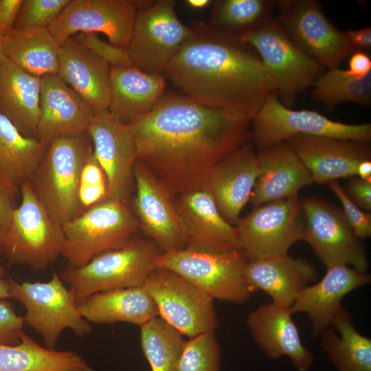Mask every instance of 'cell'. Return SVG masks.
I'll return each mask as SVG.
<instances>
[{"mask_svg": "<svg viewBox=\"0 0 371 371\" xmlns=\"http://www.w3.org/2000/svg\"><path fill=\"white\" fill-rule=\"evenodd\" d=\"M247 262L241 250L218 251L186 247L160 252L154 266L176 273L213 300L240 304L254 293L244 276Z\"/></svg>", "mask_w": 371, "mask_h": 371, "instance_id": "cell-4", "label": "cell"}, {"mask_svg": "<svg viewBox=\"0 0 371 371\" xmlns=\"http://www.w3.org/2000/svg\"><path fill=\"white\" fill-rule=\"evenodd\" d=\"M78 304L83 317L98 324L127 322L140 326L159 316L155 302L143 286L98 292Z\"/></svg>", "mask_w": 371, "mask_h": 371, "instance_id": "cell-30", "label": "cell"}, {"mask_svg": "<svg viewBox=\"0 0 371 371\" xmlns=\"http://www.w3.org/2000/svg\"><path fill=\"white\" fill-rule=\"evenodd\" d=\"M259 171L257 155L249 141L211 171L205 186L219 212L229 224L236 225L242 210L250 201Z\"/></svg>", "mask_w": 371, "mask_h": 371, "instance_id": "cell-21", "label": "cell"}, {"mask_svg": "<svg viewBox=\"0 0 371 371\" xmlns=\"http://www.w3.org/2000/svg\"><path fill=\"white\" fill-rule=\"evenodd\" d=\"M0 298H10V277L6 275L5 268L0 265Z\"/></svg>", "mask_w": 371, "mask_h": 371, "instance_id": "cell-49", "label": "cell"}, {"mask_svg": "<svg viewBox=\"0 0 371 371\" xmlns=\"http://www.w3.org/2000/svg\"><path fill=\"white\" fill-rule=\"evenodd\" d=\"M163 72L181 93L207 106L238 111L252 119L276 83L249 45L203 23Z\"/></svg>", "mask_w": 371, "mask_h": 371, "instance_id": "cell-2", "label": "cell"}, {"mask_svg": "<svg viewBox=\"0 0 371 371\" xmlns=\"http://www.w3.org/2000/svg\"><path fill=\"white\" fill-rule=\"evenodd\" d=\"M221 350L214 333H205L186 341L177 371H220Z\"/></svg>", "mask_w": 371, "mask_h": 371, "instance_id": "cell-38", "label": "cell"}, {"mask_svg": "<svg viewBox=\"0 0 371 371\" xmlns=\"http://www.w3.org/2000/svg\"><path fill=\"white\" fill-rule=\"evenodd\" d=\"M320 334L323 350L337 371H371V339L356 328L341 306L330 325Z\"/></svg>", "mask_w": 371, "mask_h": 371, "instance_id": "cell-31", "label": "cell"}, {"mask_svg": "<svg viewBox=\"0 0 371 371\" xmlns=\"http://www.w3.org/2000/svg\"><path fill=\"white\" fill-rule=\"evenodd\" d=\"M69 1L70 0H23L13 28H48Z\"/></svg>", "mask_w": 371, "mask_h": 371, "instance_id": "cell-39", "label": "cell"}, {"mask_svg": "<svg viewBox=\"0 0 371 371\" xmlns=\"http://www.w3.org/2000/svg\"><path fill=\"white\" fill-rule=\"evenodd\" d=\"M8 30H9L0 26V70L7 59L4 51V40Z\"/></svg>", "mask_w": 371, "mask_h": 371, "instance_id": "cell-52", "label": "cell"}, {"mask_svg": "<svg viewBox=\"0 0 371 371\" xmlns=\"http://www.w3.org/2000/svg\"><path fill=\"white\" fill-rule=\"evenodd\" d=\"M140 344L151 371H177L186 340L160 316L139 326Z\"/></svg>", "mask_w": 371, "mask_h": 371, "instance_id": "cell-36", "label": "cell"}, {"mask_svg": "<svg viewBox=\"0 0 371 371\" xmlns=\"http://www.w3.org/2000/svg\"><path fill=\"white\" fill-rule=\"evenodd\" d=\"M330 190L342 205V212L355 235L361 240L371 236V213L360 209L345 192L337 180L328 183Z\"/></svg>", "mask_w": 371, "mask_h": 371, "instance_id": "cell-41", "label": "cell"}, {"mask_svg": "<svg viewBox=\"0 0 371 371\" xmlns=\"http://www.w3.org/2000/svg\"><path fill=\"white\" fill-rule=\"evenodd\" d=\"M111 66L70 38L60 46L56 74L95 111L108 110Z\"/></svg>", "mask_w": 371, "mask_h": 371, "instance_id": "cell-27", "label": "cell"}, {"mask_svg": "<svg viewBox=\"0 0 371 371\" xmlns=\"http://www.w3.org/2000/svg\"><path fill=\"white\" fill-rule=\"evenodd\" d=\"M46 147L38 139L22 135L0 113V172L18 188L30 179Z\"/></svg>", "mask_w": 371, "mask_h": 371, "instance_id": "cell-34", "label": "cell"}, {"mask_svg": "<svg viewBox=\"0 0 371 371\" xmlns=\"http://www.w3.org/2000/svg\"><path fill=\"white\" fill-rule=\"evenodd\" d=\"M186 5L194 10H200L206 8L212 1L210 0H187L185 1Z\"/></svg>", "mask_w": 371, "mask_h": 371, "instance_id": "cell-51", "label": "cell"}, {"mask_svg": "<svg viewBox=\"0 0 371 371\" xmlns=\"http://www.w3.org/2000/svg\"><path fill=\"white\" fill-rule=\"evenodd\" d=\"M348 59L347 73L356 78H363L371 74V58L363 51H355Z\"/></svg>", "mask_w": 371, "mask_h": 371, "instance_id": "cell-46", "label": "cell"}, {"mask_svg": "<svg viewBox=\"0 0 371 371\" xmlns=\"http://www.w3.org/2000/svg\"><path fill=\"white\" fill-rule=\"evenodd\" d=\"M159 316L189 338L214 333L218 327L213 299L170 270L154 267L143 285Z\"/></svg>", "mask_w": 371, "mask_h": 371, "instance_id": "cell-13", "label": "cell"}, {"mask_svg": "<svg viewBox=\"0 0 371 371\" xmlns=\"http://www.w3.org/2000/svg\"><path fill=\"white\" fill-rule=\"evenodd\" d=\"M41 78L5 60L0 70V113L25 137L35 138L40 117ZM36 139V138H35Z\"/></svg>", "mask_w": 371, "mask_h": 371, "instance_id": "cell-29", "label": "cell"}, {"mask_svg": "<svg viewBox=\"0 0 371 371\" xmlns=\"http://www.w3.org/2000/svg\"><path fill=\"white\" fill-rule=\"evenodd\" d=\"M276 20L286 34L325 69L339 67L353 52L345 32L325 16L315 0H281Z\"/></svg>", "mask_w": 371, "mask_h": 371, "instance_id": "cell-16", "label": "cell"}, {"mask_svg": "<svg viewBox=\"0 0 371 371\" xmlns=\"http://www.w3.org/2000/svg\"><path fill=\"white\" fill-rule=\"evenodd\" d=\"M79 198L84 211L107 199L106 179L93 152L82 170Z\"/></svg>", "mask_w": 371, "mask_h": 371, "instance_id": "cell-40", "label": "cell"}, {"mask_svg": "<svg viewBox=\"0 0 371 371\" xmlns=\"http://www.w3.org/2000/svg\"><path fill=\"white\" fill-rule=\"evenodd\" d=\"M159 253L151 243L133 238L83 265L67 267L59 275L78 303L98 292L143 286Z\"/></svg>", "mask_w": 371, "mask_h": 371, "instance_id": "cell-7", "label": "cell"}, {"mask_svg": "<svg viewBox=\"0 0 371 371\" xmlns=\"http://www.w3.org/2000/svg\"><path fill=\"white\" fill-rule=\"evenodd\" d=\"M289 307L264 304L247 319L254 341L270 359L288 357L297 371H308L313 353L303 344Z\"/></svg>", "mask_w": 371, "mask_h": 371, "instance_id": "cell-22", "label": "cell"}, {"mask_svg": "<svg viewBox=\"0 0 371 371\" xmlns=\"http://www.w3.org/2000/svg\"><path fill=\"white\" fill-rule=\"evenodd\" d=\"M311 172L314 183L357 177L360 162L371 159L368 143L297 135L287 141Z\"/></svg>", "mask_w": 371, "mask_h": 371, "instance_id": "cell-23", "label": "cell"}, {"mask_svg": "<svg viewBox=\"0 0 371 371\" xmlns=\"http://www.w3.org/2000/svg\"><path fill=\"white\" fill-rule=\"evenodd\" d=\"M92 152L87 132L54 139L47 144L29 179L52 219L62 227L84 212L79 198L80 179Z\"/></svg>", "mask_w": 371, "mask_h": 371, "instance_id": "cell-3", "label": "cell"}, {"mask_svg": "<svg viewBox=\"0 0 371 371\" xmlns=\"http://www.w3.org/2000/svg\"><path fill=\"white\" fill-rule=\"evenodd\" d=\"M133 177L136 190L134 207L139 227L162 252L186 247V231L174 199L138 161L134 165Z\"/></svg>", "mask_w": 371, "mask_h": 371, "instance_id": "cell-18", "label": "cell"}, {"mask_svg": "<svg viewBox=\"0 0 371 371\" xmlns=\"http://www.w3.org/2000/svg\"><path fill=\"white\" fill-rule=\"evenodd\" d=\"M277 1L218 0L214 3L209 25L225 36L240 39L272 18Z\"/></svg>", "mask_w": 371, "mask_h": 371, "instance_id": "cell-35", "label": "cell"}, {"mask_svg": "<svg viewBox=\"0 0 371 371\" xmlns=\"http://www.w3.org/2000/svg\"><path fill=\"white\" fill-rule=\"evenodd\" d=\"M93 109L57 74L41 78L40 117L35 138L47 144L87 132Z\"/></svg>", "mask_w": 371, "mask_h": 371, "instance_id": "cell-19", "label": "cell"}, {"mask_svg": "<svg viewBox=\"0 0 371 371\" xmlns=\"http://www.w3.org/2000/svg\"><path fill=\"white\" fill-rule=\"evenodd\" d=\"M350 200L360 209L370 212L371 210V181L358 177H351L343 187Z\"/></svg>", "mask_w": 371, "mask_h": 371, "instance_id": "cell-45", "label": "cell"}, {"mask_svg": "<svg viewBox=\"0 0 371 371\" xmlns=\"http://www.w3.org/2000/svg\"><path fill=\"white\" fill-rule=\"evenodd\" d=\"M371 276L344 265L326 268L324 276L317 283L306 286L290 309L293 314L306 313L311 322L313 336L330 326L342 306V299L356 289L370 284Z\"/></svg>", "mask_w": 371, "mask_h": 371, "instance_id": "cell-24", "label": "cell"}, {"mask_svg": "<svg viewBox=\"0 0 371 371\" xmlns=\"http://www.w3.org/2000/svg\"><path fill=\"white\" fill-rule=\"evenodd\" d=\"M166 81L163 74L148 73L134 65L111 67L109 113L116 120L130 124L159 102Z\"/></svg>", "mask_w": 371, "mask_h": 371, "instance_id": "cell-28", "label": "cell"}, {"mask_svg": "<svg viewBox=\"0 0 371 371\" xmlns=\"http://www.w3.org/2000/svg\"><path fill=\"white\" fill-rule=\"evenodd\" d=\"M313 97L328 109L343 102L369 106L371 102V74L363 78L350 76L339 67L325 71L313 84Z\"/></svg>", "mask_w": 371, "mask_h": 371, "instance_id": "cell-37", "label": "cell"}, {"mask_svg": "<svg viewBox=\"0 0 371 371\" xmlns=\"http://www.w3.org/2000/svg\"><path fill=\"white\" fill-rule=\"evenodd\" d=\"M251 120L238 111L170 93L128 124L137 161L174 199L205 186L214 166L249 141Z\"/></svg>", "mask_w": 371, "mask_h": 371, "instance_id": "cell-1", "label": "cell"}, {"mask_svg": "<svg viewBox=\"0 0 371 371\" xmlns=\"http://www.w3.org/2000/svg\"><path fill=\"white\" fill-rule=\"evenodd\" d=\"M111 67L133 65L126 49L105 42L94 33H80L71 37Z\"/></svg>", "mask_w": 371, "mask_h": 371, "instance_id": "cell-42", "label": "cell"}, {"mask_svg": "<svg viewBox=\"0 0 371 371\" xmlns=\"http://www.w3.org/2000/svg\"><path fill=\"white\" fill-rule=\"evenodd\" d=\"M60 49L48 28H12L4 40L6 58L22 70L41 78L56 74Z\"/></svg>", "mask_w": 371, "mask_h": 371, "instance_id": "cell-33", "label": "cell"}, {"mask_svg": "<svg viewBox=\"0 0 371 371\" xmlns=\"http://www.w3.org/2000/svg\"><path fill=\"white\" fill-rule=\"evenodd\" d=\"M93 153L106 179L107 199L127 201L137 161L135 139L129 124L114 119L108 110L95 111L87 129Z\"/></svg>", "mask_w": 371, "mask_h": 371, "instance_id": "cell-17", "label": "cell"}, {"mask_svg": "<svg viewBox=\"0 0 371 371\" xmlns=\"http://www.w3.org/2000/svg\"><path fill=\"white\" fill-rule=\"evenodd\" d=\"M256 155L260 171L250 198L254 207L297 194L314 183L287 142L258 149Z\"/></svg>", "mask_w": 371, "mask_h": 371, "instance_id": "cell-25", "label": "cell"}, {"mask_svg": "<svg viewBox=\"0 0 371 371\" xmlns=\"http://www.w3.org/2000/svg\"><path fill=\"white\" fill-rule=\"evenodd\" d=\"M357 177L371 181V160L365 159L359 163L357 169Z\"/></svg>", "mask_w": 371, "mask_h": 371, "instance_id": "cell-50", "label": "cell"}, {"mask_svg": "<svg viewBox=\"0 0 371 371\" xmlns=\"http://www.w3.org/2000/svg\"><path fill=\"white\" fill-rule=\"evenodd\" d=\"M239 40L258 54L276 83L279 100L286 107L290 108L297 95L313 85L325 71L273 19Z\"/></svg>", "mask_w": 371, "mask_h": 371, "instance_id": "cell-10", "label": "cell"}, {"mask_svg": "<svg viewBox=\"0 0 371 371\" xmlns=\"http://www.w3.org/2000/svg\"><path fill=\"white\" fill-rule=\"evenodd\" d=\"M148 1L70 0L49 30L60 46L80 33H100L126 49L138 10Z\"/></svg>", "mask_w": 371, "mask_h": 371, "instance_id": "cell-15", "label": "cell"}, {"mask_svg": "<svg viewBox=\"0 0 371 371\" xmlns=\"http://www.w3.org/2000/svg\"><path fill=\"white\" fill-rule=\"evenodd\" d=\"M247 283L255 292H265L272 302L291 307L301 291L317 277L308 261L287 254L247 262L244 270Z\"/></svg>", "mask_w": 371, "mask_h": 371, "instance_id": "cell-26", "label": "cell"}, {"mask_svg": "<svg viewBox=\"0 0 371 371\" xmlns=\"http://www.w3.org/2000/svg\"><path fill=\"white\" fill-rule=\"evenodd\" d=\"M62 228L61 256L69 267H77L102 253L124 246L133 238L139 224L126 201L106 199Z\"/></svg>", "mask_w": 371, "mask_h": 371, "instance_id": "cell-6", "label": "cell"}, {"mask_svg": "<svg viewBox=\"0 0 371 371\" xmlns=\"http://www.w3.org/2000/svg\"><path fill=\"white\" fill-rule=\"evenodd\" d=\"M297 135L325 137L368 143L370 123L350 124L333 121L312 110H293L284 106L276 91L270 93L253 117L250 139L263 148L287 142Z\"/></svg>", "mask_w": 371, "mask_h": 371, "instance_id": "cell-9", "label": "cell"}, {"mask_svg": "<svg viewBox=\"0 0 371 371\" xmlns=\"http://www.w3.org/2000/svg\"><path fill=\"white\" fill-rule=\"evenodd\" d=\"M10 298L25 308V326L33 328L48 348L55 349L63 330L84 337L91 326L80 313L78 302L56 272L47 282H17L10 278Z\"/></svg>", "mask_w": 371, "mask_h": 371, "instance_id": "cell-8", "label": "cell"}, {"mask_svg": "<svg viewBox=\"0 0 371 371\" xmlns=\"http://www.w3.org/2000/svg\"><path fill=\"white\" fill-rule=\"evenodd\" d=\"M301 204L304 219L302 240L326 267L344 265L366 273L365 249L342 210L317 197H306Z\"/></svg>", "mask_w": 371, "mask_h": 371, "instance_id": "cell-14", "label": "cell"}, {"mask_svg": "<svg viewBox=\"0 0 371 371\" xmlns=\"http://www.w3.org/2000/svg\"><path fill=\"white\" fill-rule=\"evenodd\" d=\"M19 192L20 202L12 215L3 255L10 265L44 270L61 256L63 228L52 219L29 180L20 186Z\"/></svg>", "mask_w": 371, "mask_h": 371, "instance_id": "cell-5", "label": "cell"}, {"mask_svg": "<svg viewBox=\"0 0 371 371\" xmlns=\"http://www.w3.org/2000/svg\"><path fill=\"white\" fill-rule=\"evenodd\" d=\"M174 203L186 231L187 247L242 251L236 227L221 214L206 186L175 197Z\"/></svg>", "mask_w": 371, "mask_h": 371, "instance_id": "cell-20", "label": "cell"}, {"mask_svg": "<svg viewBox=\"0 0 371 371\" xmlns=\"http://www.w3.org/2000/svg\"><path fill=\"white\" fill-rule=\"evenodd\" d=\"M192 32L178 18L175 1H148L138 10L126 51L134 66L163 74Z\"/></svg>", "mask_w": 371, "mask_h": 371, "instance_id": "cell-11", "label": "cell"}, {"mask_svg": "<svg viewBox=\"0 0 371 371\" xmlns=\"http://www.w3.org/2000/svg\"><path fill=\"white\" fill-rule=\"evenodd\" d=\"M23 0H0V26L13 28Z\"/></svg>", "mask_w": 371, "mask_h": 371, "instance_id": "cell-47", "label": "cell"}, {"mask_svg": "<svg viewBox=\"0 0 371 371\" xmlns=\"http://www.w3.org/2000/svg\"><path fill=\"white\" fill-rule=\"evenodd\" d=\"M304 214L298 194L254 208L236 223L241 249L248 262L287 254L302 240Z\"/></svg>", "mask_w": 371, "mask_h": 371, "instance_id": "cell-12", "label": "cell"}, {"mask_svg": "<svg viewBox=\"0 0 371 371\" xmlns=\"http://www.w3.org/2000/svg\"><path fill=\"white\" fill-rule=\"evenodd\" d=\"M346 38L354 51H367L371 48V27L366 26L360 29L345 32Z\"/></svg>", "mask_w": 371, "mask_h": 371, "instance_id": "cell-48", "label": "cell"}, {"mask_svg": "<svg viewBox=\"0 0 371 371\" xmlns=\"http://www.w3.org/2000/svg\"><path fill=\"white\" fill-rule=\"evenodd\" d=\"M19 188L0 172V254H3L12 215L17 206Z\"/></svg>", "mask_w": 371, "mask_h": 371, "instance_id": "cell-43", "label": "cell"}, {"mask_svg": "<svg viewBox=\"0 0 371 371\" xmlns=\"http://www.w3.org/2000/svg\"><path fill=\"white\" fill-rule=\"evenodd\" d=\"M0 371H95L74 350H56L36 342L25 332L19 344L0 345Z\"/></svg>", "mask_w": 371, "mask_h": 371, "instance_id": "cell-32", "label": "cell"}, {"mask_svg": "<svg viewBox=\"0 0 371 371\" xmlns=\"http://www.w3.org/2000/svg\"><path fill=\"white\" fill-rule=\"evenodd\" d=\"M23 317L19 315L8 299L0 298V345L19 343L24 332Z\"/></svg>", "mask_w": 371, "mask_h": 371, "instance_id": "cell-44", "label": "cell"}]
</instances>
